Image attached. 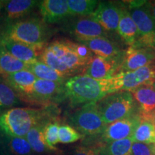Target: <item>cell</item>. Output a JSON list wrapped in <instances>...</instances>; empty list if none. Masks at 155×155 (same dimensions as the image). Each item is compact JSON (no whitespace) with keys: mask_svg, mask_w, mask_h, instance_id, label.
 Returning a JSON list of instances; mask_svg holds the SVG:
<instances>
[{"mask_svg":"<svg viewBox=\"0 0 155 155\" xmlns=\"http://www.w3.org/2000/svg\"><path fill=\"white\" fill-rule=\"evenodd\" d=\"M120 2H99L91 17L107 32H117L120 17Z\"/></svg>","mask_w":155,"mask_h":155,"instance_id":"14","label":"cell"},{"mask_svg":"<svg viewBox=\"0 0 155 155\" xmlns=\"http://www.w3.org/2000/svg\"><path fill=\"white\" fill-rule=\"evenodd\" d=\"M74 42L66 39L55 40L46 45L39 61L67 78L83 72L88 62L81 59L74 49Z\"/></svg>","mask_w":155,"mask_h":155,"instance_id":"2","label":"cell"},{"mask_svg":"<svg viewBox=\"0 0 155 155\" xmlns=\"http://www.w3.org/2000/svg\"><path fill=\"white\" fill-rule=\"evenodd\" d=\"M131 155H153L150 145L140 142H134Z\"/></svg>","mask_w":155,"mask_h":155,"instance_id":"32","label":"cell"},{"mask_svg":"<svg viewBox=\"0 0 155 155\" xmlns=\"http://www.w3.org/2000/svg\"><path fill=\"white\" fill-rule=\"evenodd\" d=\"M134 141L132 138L103 143L100 141L94 147L98 155H131Z\"/></svg>","mask_w":155,"mask_h":155,"instance_id":"22","label":"cell"},{"mask_svg":"<svg viewBox=\"0 0 155 155\" xmlns=\"http://www.w3.org/2000/svg\"><path fill=\"white\" fill-rule=\"evenodd\" d=\"M0 76H2V77H5V75L4 74V73L2 72V70L0 69Z\"/></svg>","mask_w":155,"mask_h":155,"instance_id":"37","label":"cell"},{"mask_svg":"<svg viewBox=\"0 0 155 155\" xmlns=\"http://www.w3.org/2000/svg\"><path fill=\"white\" fill-rule=\"evenodd\" d=\"M5 17L9 23L23 19L38 6L39 1L34 0H9L4 1Z\"/></svg>","mask_w":155,"mask_h":155,"instance_id":"18","label":"cell"},{"mask_svg":"<svg viewBox=\"0 0 155 155\" xmlns=\"http://www.w3.org/2000/svg\"><path fill=\"white\" fill-rule=\"evenodd\" d=\"M83 136L69 124L60 126L58 139L62 144H71L83 138Z\"/></svg>","mask_w":155,"mask_h":155,"instance_id":"31","label":"cell"},{"mask_svg":"<svg viewBox=\"0 0 155 155\" xmlns=\"http://www.w3.org/2000/svg\"><path fill=\"white\" fill-rule=\"evenodd\" d=\"M150 147H151V149H152V154H153V155H155V144H151Z\"/></svg>","mask_w":155,"mask_h":155,"instance_id":"36","label":"cell"},{"mask_svg":"<svg viewBox=\"0 0 155 155\" xmlns=\"http://www.w3.org/2000/svg\"><path fill=\"white\" fill-rule=\"evenodd\" d=\"M64 96L73 106L98 102L115 93L112 78L97 80L83 74L70 77L64 83Z\"/></svg>","mask_w":155,"mask_h":155,"instance_id":"3","label":"cell"},{"mask_svg":"<svg viewBox=\"0 0 155 155\" xmlns=\"http://www.w3.org/2000/svg\"><path fill=\"white\" fill-rule=\"evenodd\" d=\"M29 65L17 59L0 45V69L5 75L28 70Z\"/></svg>","mask_w":155,"mask_h":155,"instance_id":"26","label":"cell"},{"mask_svg":"<svg viewBox=\"0 0 155 155\" xmlns=\"http://www.w3.org/2000/svg\"><path fill=\"white\" fill-rule=\"evenodd\" d=\"M86 46L96 56L115 58L124 55V53L115 42L108 38H97L78 42Z\"/></svg>","mask_w":155,"mask_h":155,"instance_id":"17","label":"cell"},{"mask_svg":"<svg viewBox=\"0 0 155 155\" xmlns=\"http://www.w3.org/2000/svg\"><path fill=\"white\" fill-rule=\"evenodd\" d=\"M6 83L19 95L28 97L31 94L32 87L37 77L29 70H23L17 72L5 75Z\"/></svg>","mask_w":155,"mask_h":155,"instance_id":"19","label":"cell"},{"mask_svg":"<svg viewBox=\"0 0 155 155\" xmlns=\"http://www.w3.org/2000/svg\"><path fill=\"white\" fill-rule=\"evenodd\" d=\"M155 61V50L129 46L124 54L118 72L133 71L152 65Z\"/></svg>","mask_w":155,"mask_h":155,"instance_id":"12","label":"cell"},{"mask_svg":"<svg viewBox=\"0 0 155 155\" xmlns=\"http://www.w3.org/2000/svg\"><path fill=\"white\" fill-rule=\"evenodd\" d=\"M32 153L25 137H9L0 133V155H32Z\"/></svg>","mask_w":155,"mask_h":155,"instance_id":"21","label":"cell"},{"mask_svg":"<svg viewBox=\"0 0 155 155\" xmlns=\"http://www.w3.org/2000/svg\"><path fill=\"white\" fill-rule=\"evenodd\" d=\"M130 92L140 107V114L155 111V88L152 85H143Z\"/></svg>","mask_w":155,"mask_h":155,"instance_id":"23","label":"cell"},{"mask_svg":"<svg viewBox=\"0 0 155 155\" xmlns=\"http://www.w3.org/2000/svg\"><path fill=\"white\" fill-rule=\"evenodd\" d=\"M152 86L153 87H154V88H155V80H154V82H153V83H152Z\"/></svg>","mask_w":155,"mask_h":155,"instance_id":"38","label":"cell"},{"mask_svg":"<svg viewBox=\"0 0 155 155\" xmlns=\"http://www.w3.org/2000/svg\"><path fill=\"white\" fill-rule=\"evenodd\" d=\"M146 5L151 16L155 21V1H147Z\"/></svg>","mask_w":155,"mask_h":155,"instance_id":"35","label":"cell"},{"mask_svg":"<svg viewBox=\"0 0 155 155\" xmlns=\"http://www.w3.org/2000/svg\"><path fill=\"white\" fill-rule=\"evenodd\" d=\"M59 121L57 119H53L45 125L43 129L44 137L48 146L52 149H57L55 145L59 142L58 132L60 128Z\"/></svg>","mask_w":155,"mask_h":155,"instance_id":"30","label":"cell"},{"mask_svg":"<svg viewBox=\"0 0 155 155\" xmlns=\"http://www.w3.org/2000/svg\"><path fill=\"white\" fill-rule=\"evenodd\" d=\"M71 155H98V153L93 147L79 146L71 152Z\"/></svg>","mask_w":155,"mask_h":155,"instance_id":"33","label":"cell"},{"mask_svg":"<svg viewBox=\"0 0 155 155\" xmlns=\"http://www.w3.org/2000/svg\"><path fill=\"white\" fill-rule=\"evenodd\" d=\"M123 56L120 58H108L94 55L85 67L81 74L97 80L110 78L115 75V72L119 71Z\"/></svg>","mask_w":155,"mask_h":155,"instance_id":"11","label":"cell"},{"mask_svg":"<svg viewBox=\"0 0 155 155\" xmlns=\"http://www.w3.org/2000/svg\"><path fill=\"white\" fill-rule=\"evenodd\" d=\"M19 104L16 93L7 83L0 82V111Z\"/></svg>","mask_w":155,"mask_h":155,"instance_id":"29","label":"cell"},{"mask_svg":"<svg viewBox=\"0 0 155 155\" xmlns=\"http://www.w3.org/2000/svg\"><path fill=\"white\" fill-rule=\"evenodd\" d=\"M64 83L37 79L31 94L27 97L28 100L38 103L49 104L53 101L61 99L64 96Z\"/></svg>","mask_w":155,"mask_h":155,"instance_id":"13","label":"cell"},{"mask_svg":"<svg viewBox=\"0 0 155 155\" xmlns=\"http://www.w3.org/2000/svg\"><path fill=\"white\" fill-rule=\"evenodd\" d=\"M134 142L148 145L155 144V126L152 122L142 119L132 137Z\"/></svg>","mask_w":155,"mask_h":155,"instance_id":"28","label":"cell"},{"mask_svg":"<svg viewBox=\"0 0 155 155\" xmlns=\"http://www.w3.org/2000/svg\"><path fill=\"white\" fill-rule=\"evenodd\" d=\"M28 70L35 75L37 78L42 80L64 83L68 78L40 61L30 64Z\"/></svg>","mask_w":155,"mask_h":155,"instance_id":"25","label":"cell"},{"mask_svg":"<svg viewBox=\"0 0 155 155\" xmlns=\"http://www.w3.org/2000/svg\"><path fill=\"white\" fill-rule=\"evenodd\" d=\"M70 126L83 136L94 137L101 134L107 124L98 111L96 102L83 105L69 117Z\"/></svg>","mask_w":155,"mask_h":155,"instance_id":"7","label":"cell"},{"mask_svg":"<svg viewBox=\"0 0 155 155\" xmlns=\"http://www.w3.org/2000/svg\"><path fill=\"white\" fill-rule=\"evenodd\" d=\"M53 32L42 18L35 17L9 23L0 35L28 45L43 47Z\"/></svg>","mask_w":155,"mask_h":155,"instance_id":"4","label":"cell"},{"mask_svg":"<svg viewBox=\"0 0 155 155\" xmlns=\"http://www.w3.org/2000/svg\"><path fill=\"white\" fill-rule=\"evenodd\" d=\"M141 121V116L140 114H138L110 124L101 134V141L103 143H109L131 138Z\"/></svg>","mask_w":155,"mask_h":155,"instance_id":"10","label":"cell"},{"mask_svg":"<svg viewBox=\"0 0 155 155\" xmlns=\"http://www.w3.org/2000/svg\"><path fill=\"white\" fill-rule=\"evenodd\" d=\"M0 45H2L3 48L12 55L28 65L39 61L40 54L45 48V46L37 47L15 42L14 40L2 36L1 35Z\"/></svg>","mask_w":155,"mask_h":155,"instance_id":"15","label":"cell"},{"mask_svg":"<svg viewBox=\"0 0 155 155\" xmlns=\"http://www.w3.org/2000/svg\"><path fill=\"white\" fill-rule=\"evenodd\" d=\"M55 119L54 113L48 108H12L0 114V133L25 137L32 128Z\"/></svg>","mask_w":155,"mask_h":155,"instance_id":"1","label":"cell"},{"mask_svg":"<svg viewBox=\"0 0 155 155\" xmlns=\"http://www.w3.org/2000/svg\"><path fill=\"white\" fill-rule=\"evenodd\" d=\"M96 105L103 120L107 125L141 113L138 103L130 91L108 94L96 102Z\"/></svg>","mask_w":155,"mask_h":155,"instance_id":"5","label":"cell"},{"mask_svg":"<svg viewBox=\"0 0 155 155\" xmlns=\"http://www.w3.org/2000/svg\"><path fill=\"white\" fill-rule=\"evenodd\" d=\"M120 17L117 33L129 45H133L138 38V30L131 17L127 6L123 2H120Z\"/></svg>","mask_w":155,"mask_h":155,"instance_id":"20","label":"cell"},{"mask_svg":"<svg viewBox=\"0 0 155 155\" xmlns=\"http://www.w3.org/2000/svg\"><path fill=\"white\" fill-rule=\"evenodd\" d=\"M65 30L78 42L108 37V32L91 16L71 21L65 25Z\"/></svg>","mask_w":155,"mask_h":155,"instance_id":"9","label":"cell"},{"mask_svg":"<svg viewBox=\"0 0 155 155\" xmlns=\"http://www.w3.org/2000/svg\"><path fill=\"white\" fill-rule=\"evenodd\" d=\"M42 20L49 24L63 21L71 16L68 0H43L38 3Z\"/></svg>","mask_w":155,"mask_h":155,"instance_id":"16","label":"cell"},{"mask_svg":"<svg viewBox=\"0 0 155 155\" xmlns=\"http://www.w3.org/2000/svg\"><path fill=\"white\" fill-rule=\"evenodd\" d=\"M147 1L127 2V8L138 30L133 46L155 50V21L148 10Z\"/></svg>","mask_w":155,"mask_h":155,"instance_id":"6","label":"cell"},{"mask_svg":"<svg viewBox=\"0 0 155 155\" xmlns=\"http://www.w3.org/2000/svg\"><path fill=\"white\" fill-rule=\"evenodd\" d=\"M140 115L141 116V119L152 122L155 126V111L149 114H140Z\"/></svg>","mask_w":155,"mask_h":155,"instance_id":"34","label":"cell"},{"mask_svg":"<svg viewBox=\"0 0 155 155\" xmlns=\"http://www.w3.org/2000/svg\"><path fill=\"white\" fill-rule=\"evenodd\" d=\"M99 2L97 0H68L71 16L92 15Z\"/></svg>","mask_w":155,"mask_h":155,"instance_id":"27","label":"cell"},{"mask_svg":"<svg viewBox=\"0 0 155 155\" xmlns=\"http://www.w3.org/2000/svg\"><path fill=\"white\" fill-rule=\"evenodd\" d=\"M111 78L115 93L131 91L143 85H152L155 80V65L152 64L133 71L118 73Z\"/></svg>","mask_w":155,"mask_h":155,"instance_id":"8","label":"cell"},{"mask_svg":"<svg viewBox=\"0 0 155 155\" xmlns=\"http://www.w3.org/2000/svg\"><path fill=\"white\" fill-rule=\"evenodd\" d=\"M45 125V124L39 125L32 128L25 138L30 144L32 151L37 154L46 155L58 152V149H52L46 142L43 133Z\"/></svg>","mask_w":155,"mask_h":155,"instance_id":"24","label":"cell"}]
</instances>
